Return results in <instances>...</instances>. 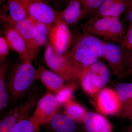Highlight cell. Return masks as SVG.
Here are the masks:
<instances>
[{"label": "cell", "instance_id": "obj_27", "mask_svg": "<svg viewBox=\"0 0 132 132\" xmlns=\"http://www.w3.org/2000/svg\"><path fill=\"white\" fill-rule=\"evenodd\" d=\"M76 85L71 83L65 87L56 95L60 105H63L67 101L73 99V93L76 88Z\"/></svg>", "mask_w": 132, "mask_h": 132}, {"label": "cell", "instance_id": "obj_22", "mask_svg": "<svg viewBox=\"0 0 132 132\" xmlns=\"http://www.w3.org/2000/svg\"><path fill=\"white\" fill-rule=\"evenodd\" d=\"M9 61L5 60L0 64V110L2 111L7 105L8 95L5 82V75L9 65Z\"/></svg>", "mask_w": 132, "mask_h": 132}, {"label": "cell", "instance_id": "obj_26", "mask_svg": "<svg viewBox=\"0 0 132 132\" xmlns=\"http://www.w3.org/2000/svg\"><path fill=\"white\" fill-rule=\"evenodd\" d=\"M104 0H80L81 13V20L93 15L100 6Z\"/></svg>", "mask_w": 132, "mask_h": 132}, {"label": "cell", "instance_id": "obj_7", "mask_svg": "<svg viewBox=\"0 0 132 132\" xmlns=\"http://www.w3.org/2000/svg\"><path fill=\"white\" fill-rule=\"evenodd\" d=\"M103 58L107 62L114 74L118 78L127 76L124 49L120 45L106 42L103 48Z\"/></svg>", "mask_w": 132, "mask_h": 132}, {"label": "cell", "instance_id": "obj_15", "mask_svg": "<svg viewBox=\"0 0 132 132\" xmlns=\"http://www.w3.org/2000/svg\"><path fill=\"white\" fill-rule=\"evenodd\" d=\"M39 79L45 87L56 94L61 92L67 85L64 79L54 72L43 66L38 67Z\"/></svg>", "mask_w": 132, "mask_h": 132}, {"label": "cell", "instance_id": "obj_33", "mask_svg": "<svg viewBox=\"0 0 132 132\" xmlns=\"http://www.w3.org/2000/svg\"><path fill=\"white\" fill-rule=\"evenodd\" d=\"M123 20L124 22L129 23V24H132V5L126 11Z\"/></svg>", "mask_w": 132, "mask_h": 132}, {"label": "cell", "instance_id": "obj_29", "mask_svg": "<svg viewBox=\"0 0 132 132\" xmlns=\"http://www.w3.org/2000/svg\"><path fill=\"white\" fill-rule=\"evenodd\" d=\"M9 45L4 36L0 37V61H3L6 60L9 54Z\"/></svg>", "mask_w": 132, "mask_h": 132}, {"label": "cell", "instance_id": "obj_25", "mask_svg": "<svg viewBox=\"0 0 132 132\" xmlns=\"http://www.w3.org/2000/svg\"><path fill=\"white\" fill-rule=\"evenodd\" d=\"M39 126L31 117H27L17 123L11 132H39Z\"/></svg>", "mask_w": 132, "mask_h": 132}, {"label": "cell", "instance_id": "obj_8", "mask_svg": "<svg viewBox=\"0 0 132 132\" xmlns=\"http://www.w3.org/2000/svg\"><path fill=\"white\" fill-rule=\"evenodd\" d=\"M97 94L95 105L100 113L105 115L119 114L120 113L122 105L115 90L105 88L102 89Z\"/></svg>", "mask_w": 132, "mask_h": 132}, {"label": "cell", "instance_id": "obj_32", "mask_svg": "<svg viewBox=\"0 0 132 132\" xmlns=\"http://www.w3.org/2000/svg\"><path fill=\"white\" fill-rule=\"evenodd\" d=\"M120 117L126 118L132 122V102L119 114Z\"/></svg>", "mask_w": 132, "mask_h": 132}, {"label": "cell", "instance_id": "obj_14", "mask_svg": "<svg viewBox=\"0 0 132 132\" xmlns=\"http://www.w3.org/2000/svg\"><path fill=\"white\" fill-rule=\"evenodd\" d=\"M82 123L85 132H112V126L108 120L94 112H87Z\"/></svg>", "mask_w": 132, "mask_h": 132}, {"label": "cell", "instance_id": "obj_16", "mask_svg": "<svg viewBox=\"0 0 132 132\" xmlns=\"http://www.w3.org/2000/svg\"><path fill=\"white\" fill-rule=\"evenodd\" d=\"M66 54L74 65L81 69L90 67L98 61V58L94 53L85 48L71 50Z\"/></svg>", "mask_w": 132, "mask_h": 132}, {"label": "cell", "instance_id": "obj_11", "mask_svg": "<svg viewBox=\"0 0 132 132\" xmlns=\"http://www.w3.org/2000/svg\"><path fill=\"white\" fill-rule=\"evenodd\" d=\"M4 27V36L10 48L19 54L32 60L33 59L26 42L15 28L6 22Z\"/></svg>", "mask_w": 132, "mask_h": 132}, {"label": "cell", "instance_id": "obj_12", "mask_svg": "<svg viewBox=\"0 0 132 132\" xmlns=\"http://www.w3.org/2000/svg\"><path fill=\"white\" fill-rule=\"evenodd\" d=\"M77 123L64 113L57 111L47 122L42 125L48 132H76Z\"/></svg>", "mask_w": 132, "mask_h": 132}, {"label": "cell", "instance_id": "obj_5", "mask_svg": "<svg viewBox=\"0 0 132 132\" xmlns=\"http://www.w3.org/2000/svg\"><path fill=\"white\" fill-rule=\"evenodd\" d=\"M38 101V94L34 93L24 102L10 109L1 119L0 132H11L17 123L27 117Z\"/></svg>", "mask_w": 132, "mask_h": 132}, {"label": "cell", "instance_id": "obj_10", "mask_svg": "<svg viewBox=\"0 0 132 132\" xmlns=\"http://www.w3.org/2000/svg\"><path fill=\"white\" fill-rule=\"evenodd\" d=\"M10 25L21 36L27 46L33 60L35 59L39 51L36 44L37 29L32 18L29 16L21 21Z\"/></svg>", "mask_w": 132, "mask_h": 132}, {"label": "cell", "instance_id": "obj_3", "mask_svg": "<svg viewBox=\"0 0 132 132\" xmlns=\"http://www.w3.org/2000/svg\"><path fill=\"white\" fill-rule=\"evenodd\" d=\"M44 57L47 67L64 80H78L81 69L74 65L66 54H60L55 52L49 42L46 45Z\"/></svg>", "mask_w": 132, "mask_h": 132}, {"label": "cell", "instance_id": "obj_1", "mask_svg": "<svg viewBox=\"0 0 132 132\" xmlns=\"http://www.w3.org/2000/svg\"><path fill=\"white\" fill-rule=\"evenodd\" d=\"M38 79H39V71L33 66L32 60L20 56V59L12 68L8 78L10 97L13 100L20 98Z\"/></svg>", "mask_w": 132, "mask_h": 132}, {"label": "cell", "instance_id": "obj_35", "mask_svg": "<svg viewBox=\"0 0 132 132\" xmlns=\"http://www.w3.org/2000/svg\"><path fill=\"white\" fill-rule=\"evenodd\" d=\"M47 2H54L56 0H45Z\"/></svg>", "mask_w": 132, "mask_h": 132}, {"label": "cell", "instance_id": "obj_4", "mask_svg": "<svg viewBox=\"0 0 132 132\" xmlns=\"http://www.w3.org/2000/svg\"><path fill=\"white\" fill-rule=\"evenodd\" d=\"M29 16L41 22L49 28L61 18L60 11L56 10L45 0H20Z\"/></svg>", "mask_w": 132, "mask_h": 132}, {"label": "cell", "instance_id": "obj_28", "mask_svg": "<svg viewBox=\"0 0 132 132\" xmlns=\"http://www.w3.org/2000/svg\"><path fill=\"white\" fill-rule=\"evenodd\" d=\"M119 0H104L100 6L94 13L92 17H99L107 16L111 10Z\"/></svg>", "mask_w": 132, "mask_h": 132}, {"label": "cell", "instance_id": "obj_21", "mask_svg": "<svg viewBox=\"0 0 132 132\" xmlns=\"http://www.w3.org/2000/svg\"><path fill=\"white\" fill-rule=\"evenodd\" d=\"M78 80L80 82L83 90L87 94L94 95L97 94L101 90L94 83L90 67L82 68L81 70Z\"/></svg>", "mask_w": 132, "mask_h": 132}, {"label": "cell", "instance_id": "obj_36", "mask_svg": "<svg viewBox=\"0 0 132 132\" xmlns=\"http://www.w3.org/2000/svg\"><path fill=\"white\" fill-rule=\"evenodd\" d=\"M60 1H61L62 2H65L66 3L68 0H60Z\"/></svg>", "mask_w": 132, "mask_h": 132}, {"label": "cell", "instance_id": "obj_2", "mask_svg": "<svg viewBox=\"0 0 132 132\" xmlns=\"http://www.w3.org/2000/svg\"><path fill=\"white\" fill-rule=\"evenodd\" d=\"M82 32L121 44L126 32L120 16L92 17L82 26Z\"/></svg>", "mask_w": 132, "mask_h": 132}, {"label": "cell", "instance_id": "obj_18", "mask_svg": "<svg viewBox=\"0 0 132 132\" xmlns=\"http://www.w3.org/2000/svg\"><path fill=\"white\" fill-rule=\"evenodd\" d=\"M94 85L100 90L108 83L111 77L110 70L104 62L97 61L90 67Z\"/></svg>", "mask_w": 132, "mask_h": 132}, {"label": "cell", "instance_id": "obj_23", "mask_svg": "<svg viewBox=\"0 0 132 132\" xmlns=\"http://www.w3.org/2000/svg\"><path fill=\"white\" fill-rule=\"evenodd\" d=\"M115 90L120 99L122 111L132 102V82L120 83Z\"/></svg>", "mask_w": 132, "mask_h": 132}, {"label": "cell", "instance_id": "obj_20", "mask_svg": "<svg viewBox=\"0 0 132 132\" xmlns=\"http://www.w3.org/2000/svg\"><path fill=\"white\" fill-rule=\"evenodd\" d=\"M62 105L65 114L77 123H82L87 113L83 107L74 101L73 99L67 101Z\"/></svg>", "mask_w": 132, "mask_h": 132}, {"label": "cell", "instance_id": "obj_24", "mask_svg": "<svg viewBox=\"0 0 132 132\" xmlns=\"http://www.w3.org/2000/svg\"><path fill=\"white\" fill-rule=\"evenodd\" d=\"M33 19V18H32ZM37 29L36 44L38 51L41 47L46 45L48 42L49 28L46 24L33 19Z\"/></svg>", "mask_w": 132, "mask_h": 132}, {"label": "cell", "instance_id": "obj_19", "mask_svg": "<svg viewBox=\"0 0 132 132\" xmlns=\"http://www.w3.org/2000/svg\"><path fill=\"white\" fill-rule=\"evenodd\" d=\"M9 11L8 16L5 18V21L10 24L21 21L29 16L20 0H6Z\"/></svg>", "mask_w": 132, "mask_h": 132}, {"label": "cell", "instance_id": "obj_6", "mask_svg": "<svg viewBox=\"0 0 132 132\" xmlns=\"http://www.w3.org/2000/svg\"><path fill=\"white\" fill-rule=\"evenodd\" d=\"M48 42L59 54H64L69 51L72 38L68 25L61 17L50 28Z\"/></svg>", "mask_w": 132, "mask_h": 132}, {"label": "cell", "instance_id": "obj_34", "mask_svg": "<svg viewBox=\"0 0 132 132\" xmlns=\"http://www.w3.org/2000/svg\"><path fill=\"white\" fill-rule=\"evenodd\" d=\"M128 132H132V125L128 128Z\"/></svg>", "mask_w": 132, "mask_h": 132}, {"label": "cell", "instance_id": "obj_13", "mask_svg": "<svg viewBox=\"0 0 132 132\" xmlns=\"http://www.w3.org/2000/svg\"><path fill=\"white\" fill-rule=\"evenodd\" d=\"M105 42L97 36L82 32L75 39L71 50L85 48L93 52L98 58H103V48Z\"/></svg>", "mask_w": 132, "mask_h": 132}, {"label": "cell", "instance_id": "obj_17", "mask_svg": "<svg viewBox=\"0 0 132 132\" xmlns=\"http://www.w3.org/2000/svg\"><path fill=\"white\" fill-rule=\"evenodd\" d=\"M66 4L65 8L60 11V15L68 26H74L81 20L80 0H68Z\"/></svg>", "mask_w": 132, "mask_h": 132}, {"label": "cell", "instance_id": "obj_9", "mask_svg": "<svg viewBox=\"0 0 132 132\" xmlns=\"http://www.w3.org/2000/svg\"><path fill=\"white\" fill-rule=\"evenodd\" d=\"M59 105L56 95L46 93L38 101L31 119L39 125H43L57 112Z\"/></svg>", "mask_w": 132, "mask_h": 132}, {"label": "cell", "instance_id": "obj_31", "mask_svg": "<svg viewBox=\"0 0 132 132\" xmlns=\"http://www.w3.org/2000/svg\"><path fill=\"white\" fill-rule=\"evenodd\" d=\"M120 45L125 48L132 50V24H129L125 39Z\"/></svg>", "mask_w": 132, "mask_h": 132}, {"label": "cell", "instance_id": "obj_30", "mask_svg": "<svg viewBox=\"0 0 132 132\" xmlns=\"http://www.w3.org/2000/svg\"><path fill=\"white\" fill-rule=\"evenodd\" d=\"M123 47L127 75H132V50Z\"/></svg>", "mask_w": 132, "mask_h": 132}]
</instances>
